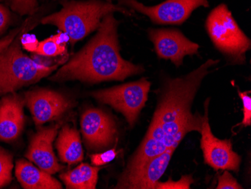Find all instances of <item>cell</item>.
<instances>
[{
  "label": "cell",
  "instance_id": "25",
  "mask_svg": "<svg viewBox=\"0 0 251 189\" xmlns=\"http://www.w3.org/2000/svg\"><path fill=\"white\" fill-rule=\"evenodd\" d=\"M21 44L22 47L28 52H34L37 48L39 42L32 35L25 34L21 36Z\"/></svg>",
  "mask_w": 251,
  "mask_h": 189
},
{
  "label": "cell",
  "instance_id": "20",
  "mask_svg": "<svg viewBox=\"0 0 251 189\" xmlns=\"http://www.w3.org/2000/svg\"><path fill=\"white\" fill-rule=\"evenodd\" d=\"M5 2L14 12L21 15H30L37 11V0H0Z\"/></svg>",
  "mask_w": 251,
  "mask_h": 189
},
{
  "label": "cell",
  "instance_id": "17",
  "mask_svg": "<svg viewBox=\"0 0 251 189\" xmlns=\"http://www.w3.org/2000/svg\"><path fill=\"white\" fill-rule=\"evenodd\" d=\"M100 168L83 163L76 168L60 175V179L70 189H95Z\"/></svg>",
  "mask_w": 251,
  "mask_h": 189
},
{
  "label": "cell",
  "instance_id": "27",
  "mask_svg": "<svg viewBox=\"0 0 251 189\" xmlns=\"http://www.w3.org/2000/svg\"><path fill=\"white\" fill-rule=\"evenodd\" d=\"M23 28H17L11 31L9 34L7 35L3 39H0V54L2 53L5 49L11 45V42L15 40V38L18 36L23 31Z\"/></svg>",
  "mask_w": 251,
  "mask_h": 189
},
{
  "label": "cell",
  "instance_id": "7",
  "mask_svg": "<svg viewBox=\"0 0 251 189\" xmlns=\"http://www.w3.org/2000/svg\"><path fill=\"white\" fill-rule=\"evenodd\" d=\"M118 1V5L129 7L157 25H181L199 7H209L208 0H166L153 6L144 5L137 0Z\"/></svg>",
  "mask_w": 251,
  "mask_h": 189
},
{
  "label": "cell",
  "instance_id": "13",
  "mask_svg": "<svg viewBox=\"0 0 251 189\" xmlns=\"http://www.w3.org/2000/svg\"><path fill=\"white\" fill-rule=\"evenodd\" d=\"M60 125L40 130L34 135L29 143L26 157L36 163L39 168L52 175L61 170L53 149V142L56 138Z\"/></svg>",
  "mask_w": 251,
  "mask_h": 189
},
{
  "label": "cell",
  "instance_id": "22",
  "mask_svg": "<svg viewBox=\"0 0 251 189\" xmlns=\"http://www.w3.org/2000/svg\"><path fill=\"white\" fill-rule=\"evenodd\" d=\"M238 95L243 104L244 118L242 122L239 125L241 126H251V97L250 96V91L241 92L238 91Z\"/></svg>",
  "mask_w": 251,
  "mask_h": 189
},
{
  "label": "cell",
  "instance_id": "11",
  "mask_svg": "<svg viewBox=\"0 0 251 189\" xmlns=\"http://www.w3.org/2000/svg\"><path fill=\"white\" fill-rule=\"evenodd\" d=\"M81 131L87 147L104 149L111 146L116 136V126L112 118L98 108H89L81 116Z\"/></svg>",
  "mask_w": 251,
  "mask_h": 189
},
{
  "label": "cell",
  "instance_id": "10",
  "mask_svg": "<svg viewBox=\"0 0 251 189\" xmlns=\"http://www.w3.org/2000/svg\"><path fill=\"white\" fill-rule=\"evenodd\" d=\"M176 148L152 158L139 168L126 170L115 189H153L169 166Z\"/></svg>",
  "mask_w": 251,
  "mask_h": 189
},
{
  "label": "cell",
  "instance_id": "18",
  "mask_svg": "<svg viewBox=\"0 0 251 189\" xmlns=\"http://www.w3.org/2000/svg\"><path fill=\"white\" fill-rule=\"evenodd\" d=\"M69 37L63 32L39 42L34 53L45 57H56L66 52V42Z\"/></svg>",
  "mask_w": 251,
  "mask_h": 189
},
{
  "label": "cell",
  "instance_id": "19",
  "mask_svg": "<svg viewBox=\"0 0 251 189\" xmlns=\"http://www.w3.org/2000/svg\"><path fill=\"white\" fill-rule=\"evenodd\" d=\"M12 159L11 154L0 147V188L7 186L11 181Z\"/></svg>",
  "mask_w": 251,
  "mask_h": 189
},
{
  "label": "cell",
  "instance_id": "26",
  "mask_svg": "<svg viewBox=\"0 0 251 189\" xmlns=\"http://www.w3.org/2000/svg\"><path fill=\"white\" fill-rule=\"evenodd\" d=\"M11 22V14L8 8L0 3V34L7 29Z\"/></svg>",
  "mask_w": 251,
  "mask_h": 189
},
{
  "label": "cell",
  "instance_id": "2",
  "mask_svg": "<svg viewBox=\"0 0 251 189\" xmlns=\"http://www.w3.org/2000/svg\"><path fill=\"white\" fill-rule=\"evenodd\" d=\"M113 13L105 15L91 40L56 72L55 81L78 80L82 82L123 81L145 71L142 66L124 60L120 53L118 27Z\"/></svg>",
  "mask_w": 251,
  "mask_h": 189
},
{
  "label": "cell",
  "instance_id": "16",
  "mask_svg": "<svg viewBox=\"0 0 251 189\" xmlns=\"http://www.w3.org/2000/svg\"><path fill=\"white\" fill-rule=\"evenodd\" d=\"M56 149L62 162L74 164L84 158L81 137L78 131L70 126L63 127L56 139Z\"/></svg>",
  "mask_w": 251,
  "mask_h": 189
},
{
  "label": "cell",
  "instance_id": "8",
  "mask_svg": "<svg viewBox=\"0 0 251 189\" xmlns=\"http://www.w3.org/2000/svg\"><path fill=\"white\" fill-rule=\"evenodd\" d=\"M210 99L205 103V113L203 116L201 128V149L204 162L214 170H232L238 172L242 159L232 149L230 139H220L211 131L208 117V106Z\"/></svg>",
  "mask_w": 251,
  "mask_h": 189
},
{
  "label": "cell",
  "instance_id": "12",
  "mask_svg": "<svg viewBox=\"0 0 251 189\" xmlns=\"http://www.w3.org/2000/svg\"><path fill=\"white\" fill-rule=\"evenodd\" d=\"M25 101L36 125L59 118L72 107V103L66 97L46 89L29 91L25 94Z\"/></svg>",
  "mask_w": 251,
  "mask_h": 189
},
{
  "label": "cell",
  "instance_id": "21",
  "mask_svg": "<svg viewBox=\"0 0 251 189\" xmlns=\"http://www.w3.org/2000/svg\"><path fill=\"white\" fill-rule=\"evenodd\" d=\"M193 183V179L190 175H184L178 181L174 182L169 179L165 183L158 182L155 185L156 189H190V186Z\"/></svg>",
  "mask_w": 251,
  "mask_h": 189
},
{
  "label": "cell",
  "instance_id": "5",
  "mask_svg": "<svg viewBox=\"0 0 251 189\" xmlns=\"http://www.w3.org/2000/svg\"><path fill=\"white\" fill-rule=\"evenodd\" d=\"M205 27L213 44L235 64H243L251 49V39L238 27L229 8L221 4L210 12Z\"/></svg>",
  "mask_w": 251,
  "mask_h": 189
},
{
  "label": "cell",
  "instance_id": "3",
  "mask_svg": "<svg viewBox=\"0 0 251 189\" xmlns=\"http://www.w3.org/2000/svg\"><path fill=\"white\" fill-rule=\"evenodd\" d=\"M62 5L60 12L42 18L41 22L56 27L69 37L73 45L98 29L105 15L115 12L130 15L124 7L102 0L70 1Z\"/></svg>",
  "mask_w": 251,
  "mask_h": 189
},
{
  "label": "cell",
  "instance_id": "6",
  "mask_svg": "<svg viewBox=\"0 0 251 189\" xmlns=\"http://www.w3.org/2000/svg\"><path fill=\"white\" fill-rule=\"evenodd\" d=\"M151 85L150 81L142 79L134 82L94 91L90 95L121 112L132 126L148 101Z\"/></svg>",
  "mask_w": 251,
  "mask_h": 189
},
{
  "label": "cell",
  "instance_id": "4",
  "mask_svg": "<svg viewBox=\"0 0 251 189\" xmlns=\"http://www.w3.org/2000/svg\"><path fill=\"white\" fill-rule=\"evenodd\" d=\"M21 36L0 54V95L15 92L51 74L58 66L42 64L28 57L21 47Z\"/></svg>",
  "mask_w": 251,
  "mask_h": 189
},
{
  "label": "cell",
  "instance_id": "15",
  "mask_svg": "<svg viewBox=\"0 0 251 189\" xmlns=\"http://www.w3.org/2000/svg\"><path fill=\"white\" fill-rule=\"evenodd\" d=\"M15 175L24 189H63L61 183L52 177L51 175L25 160L17 162Z\"/></svg>",
  "mask_w": 251,
  "mask_h": 189
},
{
  "label": "cell",
  "instance_id": "24",
  "mask_svg": "<svg viewBox=\"0 0 251 189\" xmlns=\"http://www.w3.org/2000/svg\"><path fill=\"white\" fill-rule=\"evenodd\" d=\"M217 189H243L237 180L232 176L228 170H225L224 173L218 178V185Z\"/></svg>",
  "mask_w": 251,
  "mask_h": 189
},
{
  "label": "cell",
  "instance_id": "23",
  "mask_svg": "<svg viewBox=\"0 0 251 189\" xmlns=\"http://www.w3.org/2000/svg\"><path fill=\"white\" fill-rule=\"evenodd\" d=\"M118 152L115 148L100 154H94L90 156L91 163L94 166H100L112 162L116 158Z\"/></svg>",
  "mask_w": 251,
  "mask_h": 189
},
{
  "label": "cell",
  "instance_id": "9",
  "mask_svg": "<svg viewBox=\"0 0 251 189\" xmlns=\"http://www.w3.org/2000/svg\"><path fill=\"white\" fill-rule=\"evenodd\" d=\"M149 38L159 58L170 60L177 67L187 55L198 54L200 46L175 29H151Z\"/></svg>",
  "mask_w": 251,
  "mask_h": 189
},
{
  "label": "cell",
  "instance_id": "14",
  "mask_svg": "<svg viewBox=\"0 0 251 189\" xmlns=\"http://www.w3.org/2000/svg\"><path fill=\"white\" fill-rule=\"evenodd\" d=\"M25 101L15 94H9L0 101V139L15 140L21 135L25 125Z\"/></svg>",
  "mask_w": 251,
  "mask_h": 189
},
{
  "label": "cell",
  "instance_id": "1",
  "mask_svg": "<svg viewBox=\"0 0 251 189\" xmlns=\"http://www.w3.org/2000/svg\"><path fill=\"white\" fill-rule=\"evenodd\" d=\"M218 63L210 59L185 76L165 81L151 124L126 170L139 168L168 149H176L189 133L201 132L203 117L192 113V105L209 69Z\"/></svg>",
  "mask_w": 251,
  "mask_h": 189
}]
</instances>
